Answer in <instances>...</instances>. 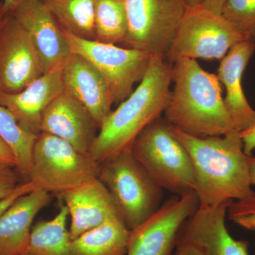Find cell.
Returning a JSON list of instances; mask_svg holds the SVG:
<instances>
[{
  "label": "cell",
  "instance_id": "24",
  "mask_svg": "<svg viewBox=\"0 0 255 255\" xmlns=\"http://www.w3.org/2000/svg\"><path fill=\"white\" fill-rule=\"evenodd\" d=\"M95 40L123 45L128 33L125 0H95Z\"/></svg>",
  "mask_w": 255,
  "mask_h": 255
},
{
  "label": "cell",
  "instance_id": "38",
  "mask_svg": "<svg viewBox=\"0 0 255 255\" xmlns=\"http://www.w3.org/2000/svg\"><path fill=\"white\" fill-rule=\"evenodd\" d=\"M1 2L0 1V11H1Z\"/></svg>",
  "mask_w": 255,
  "mask_h": 255
},
{
  "label": "cell",
  "instance_id": "35",
  "mask_svg": "<svg viewBox=\"0 0 255 255\" xmlns=\"http://www.w3.org/2000/svg\"><path fill=\"white\" fill-rule=\"evenodd\" d=\"M185 1L189 9L197 7L201 4V0H185Z\"/></svg>",
  "mask_w": 255,
  "mask_h": 255
},
{
  "label": "cell",
  "instance_id": "15",
  "mask_svg": "<svg viewBox=\"0 0 255 255\" xmlns=\"http://www.w3.org/2000/svg\"><path fill=\"white\" fill-rule=\"evenodd\" d=\"M63 80L64 90L85 106L100 128L114 100L100 72L81 55L71 53L63 65Z\"/></svg>",
  "mask_w": 255,
  "mask_h": 255
},
{
  "label": "cell",
  "instance_id": "16",
  "mask_svg": "<svg viewBox=\"0 0 255 255\" xmlns=\"http://www.w3.org/2000/svg\"><path fill=\"white\" fill-rule=\"evenodd\" d=\"M10 15L29 33L45 72L64 63L71 54L63 29L39 0H26Z\"/></svg>",
  "mask_w": 255,
  "mask_h": 255
},
{
  "label": "cell",
  "instance_id": "18",
  "mask_svg": "<svg viewBox=\"0 0 255 255\" xmlns=\"http://www.w3.org/2000/svg\"><path fill=\"white\" fill-rule=\"evenodd\" d=\"M255 51L252 40L238 43L221 60L217 77L226 90L223 97L235 128L246 131L255 124V110L250 105L242 86L243 73Z\"/></svg>",
  "mask_w": 255,
  "mask_h": 255
},
{
  "label": "cell",
  "instance_id": "39",
  "mask_svg": "<svg viewBox=\"0 0 255 255\" xmlns=\"http://www.w3.org/2000/svg\"><path fill=\"white\" fill-rule=\"evenodd\" d=\"M170 255H176L175 254H172H172H171Z\"/></svg>",
  "mask_w": 255,
  "mask_h": 255
},
{
  "label": "cell",
  "instance_id": "25",
  "mask_svg": "<svg viewBox=\"0 0 255 255\" xmlns=\"http://www.w3.org/2000/svg\"><path fill=\"white\" fill-rule=\"evenodd\" d=\"M221 15L253 41L255 33V0H226Z\"/></svg>",
  "mask_w": 255,
  "mask_h": 255
},
{
  "label": "cell",
  "instance_id": "3",
  "mask_svg": "<svg viewBox=\"0 0 255 255\" xmlns=\"http://www.w3.org/2000/svg\"><path fill=\"white\" fill-rule=\"evenodd\" d=\"M172 81L164 112L171 125L199 137L222 136L236 130L217 75L204 70L196 60L181 58L172 63Z\"/></svg>",
  "mask_w": 255,
  "mask_h": 255
},
{
  "label": "cell",
  "instance_id": "29",
  "mask_svg": "<svg viewBox=\"0 0 255 255\" xmlns=\"http://www.w3.org/2000/svg\"><path fill=\"white\" fill-rule=\"evenodd\" d=\"M0 165L16 169V157L9 146L0 137Z\"/></svg>",
  "mask_w": 255,
  "mask_h": 255
},
{
  "label": "cell",
  "instance_id": "22",
  "mask_svg": "<svg viewBox=\"0 0 255 255\" xmlns=\"http://www.w3.org/2000/svg\"><path fill=\"white\" fill-rule=\"evenodd\" d=\"M64 31L95 40V0H39Z\"/></svg>",
  "mask_w": 255,
  "mask_h": 255
},
{
  "label": "cell",
  "instance_id": "14",
  "mask_svg": "<svg viewBox=\"0 0 255 255\" xmlns=\"http://www.w3.org/2000/svg\"><path fill=\"white\" fill-rule=\"evenodd\" d=\"M64 63L46 72L21 91L14 94L0 91V105L13 114L26 131L36 135L41 133L45 110L64 91Z\"/></svg>",
  "mask_w": 255,
  "mask_h": 255
},
{
  "label": "cell",
  "instance_id": "34",
  "mask_svg": "<svg viewBox=\"0 0 255 255\" xmlns=\"http://www.w3.org/2000/svg\"><path fill=\"white\" fill-rule=\"evenodd\" d=\"M249 169L251 184L255 186V157L253 155L249 157Z\"/></svg>",
  "mask_w": 255,
  "mask_h": 255
},
{
  "label": "cell",
  "instance_id": "5",
  "mask_svg": "<svg viewBox=\"0 0 255 255\" xmlns=\"http://www.w3.org/2000/svg\"><path fill=\"white\" fill-rule=\"evenodd\" d=\"M131 151L162 189L176 196L194 191L195 175L190 155L163 117L144 128L132 143Z\"/></svg>",
  "mask_w": 255,
  "mask_h": 255
},
{
  "label": "cell",
  "instance_id": "37",
  "mask_svg": "<svg viewBox=\"0 0 255 255\" xmlns=\"http://www.w3.org/2000/svg\"><path fill=\"white\" fill-rule=\"evenodd\" d=\"M253 41L254 42V43L255 45V33L254 36H253Z\"/></svg>",
  "mask_w": 255,
  "mask_h": 255
},
{
  "label": "cell",
  "instance_id": "7",
  "mask_svg": "<svg viewBox=\"0 0 255 255\" xmlns=\"http://www.w3.org/2000/svg\"><path fill=\"white\" fill-rule=\"evenodd\" d=\"M251 40L222 15L201 6L188 9L176 33L166 60L181 58L221 60L233 46Z\"/></svg>",
  "mask_w": 255,
  "mask_h": 255
},
{
  "label": "cell",
  "instance_id": "12",
  "mask_svg": "<svg viewBox=\"0 0 255 255\" xmlns=\"http://www.w3.org/2000/svg\"><path fill=\"white\" fill-rule=\"evenodd\" d=\"M41 130L63 139L88 155L100 131L85 106L65 90L45 110Z\"/></svg>",
  "mask_w": 255,
  "mask_h": 255
},
{
  "label": "cell",
  "instance_id": "11",
  "mask_svg": "<svg viewBox=\"0 0 255 255\" xmlns=\"http://www.w3.org/2000/svg\"><path fill=\"white\" fill-rule=\"evenodd\" d=\"M45 73L29 33L9 15L0 32V91H21Z\"/></svg>",
  "mask_w": 255,
  "mask_h": 255
},
{
  "label": "cell",
  "instance_id": "17",
  "mask_svg": "<svg viewBox=\"0 0 255 255\" xmlns=\"http://www.w3.org/2000/svg\"><path fill=\"white\" fill-rule=\"evenodd\" d=\"M68 210L71 219L70 236L72 241L119 218L110 192L98 178L58 196Z\"/></svg>",
  "mask_w": 255,
  "mask_h": 255
},
{
  "label": "cell",
  "instance_id": "28",
  "mask_svg": "<svg viewBox=\"0 0 255 255\" xmlns=\"http://www.w3.org/2000/svg\"><path fill=\"white\" fill-rule=\"evenodd\" d=\"M35 187L31 182H23L11 194L0 201V216L6 211L10 206L12 205L18 198L25 195L34 190Z\"/></svg>",
  "mask_w": 255,
  "mask_h": 255
},
{
  "label": "cell",
  "instance_id": "21",
  "mask_svg": "<svg viewBox=\"0 0 255 255\" xmlns=\"http://www.w3.org/2000/svg\"><path fill=\"white\" fill-rule=\"evenodd\" d=\"M68 210L61 204L53 219L40 221L32 227L26 251L23 255H73L72 240L67 228Z\"/></svg>",
  "mask_w": 255,
  "mask_h": 255
},
{
  "label": "cell",
  "instance_id": "26",
  "mask_svg": "<svg viewBox=\"0 0 255 255\" xmlns=\"http://www.w3.org/2000/svg\"><path fill=\"white\" fill-rule=\"evenodd\" d=\"M227 215L233 222L255 232V197L244 201H232Z\"/></svg>",
  "mask_w": 255,
  "mask_h": 255
},
{
  "label": "cell",
  "instance_id": "2",
  "mask_svg": "<svg viewBox=\"0 0 255 255\" xmlns=\"http://www.w3.org/2000/svg\"><path fill=\"white\" fill-rule=\"evenodd\" d=\"M172 63L152 56L138 86L112 111L100 128L90 152L97 162L131 149L136 137L155 119L162 117L171 97Z\"/></svg>",
  "mask_w": 255,
  "mask_h": 255
},
{
  "label": "cell",
  "instance_id": "23",
  "mask_svg": "<svg viewBox=\"0 0 255 255\" xmlns=\"http://www.w3.org/2000/svg\"><path fill=\"white\" fill-rule=\"evenodd\" d=\"M37 136L23 129L13 114L0 105V137L12 150L17 162L15 169L23 182L29 181L32 152Z\"/></svg>",
  "mask_w": 255,
  "mask_h": 255
},
{
  "label": "cell",
  "instance_id": "30",
  "mask_svg": "<svg viewBox=\"0 0 255 255\" xmlns=\"http://www.w3.org/2000/svg\"><path fill=\"white\" fill-rule=\"evenodd\" d=\"M243 149L247 155L251 156L255 150V124L251 128L241 132Z\"/></svg>",
  "mask_w": 255,
  "mask_h": 255
},
{
  "label": "cell",
  "instance_id": "4",
  "mask_svg": "<svg viewBox=\"0 0 255 255\" xmlns=\"http://www.w3.org/2000/svg\"><path fill=\"white\" fill-rule=\"evenodd\" d=\"M98 179L113 199L120 219L131 231L160 208L162 190L131 149L100 162Z\"/></svg>",
  "mask_w": 255,
  "mask_h": 255
},
{
  "label": "cell",
  "instance_id": "20",
  "mask_svg": "<svg viewBox=\"0 0 255 255\" xmlns=\"http://www.w3.org/2000/svg\"><path fill=\"white\" fill-rule=\"evenodd\" d=\"M130 231L115 218L72 241L73 255H125Z\"/></svg>",
  "mask_w": 255,
  "mask_h": 255
},
{
  "label": "cell",
  "instance_id": "10",
  "mask_svg": "<svg viewBox=\"0 0 255 255\" xmlns=\"http://www.w3.org/2000/svg\"><path fill=\"white\" fill-rule=\"evenodd\" d=\"M199 207L194 191L174 196L130 231L127 255H170L183 226Z\"/></svg>",
  "mask_w": 255,
  "mask_h": 255
},
{
  "label": "cell",
  "instance_id": "8",
  "mask_svg": "<svg viewBox=\"0 0 255 255\" xmlns=\"http://www.w3.org/2000/svg\"><path fill=\"white\" fill-rule=\"evenodd\" d=\"M128 33L123 47L167 58L188 7L185 0H125Z\"/></svg>",
  "mask_w": 255,
  "mask_h": 255
},
{
  "label": "cell",
  "instance_id": "13",
  "mask_svg": "<svg viewBox=\"0 0 255 255\" xmlns=\"http://www.w3.org/2000/svg\"><path fill=\"white\" fill-rule=\"evenodd\" d=\"M231 201L211 207L199 206L183 226L177 241L199 247L206 255H249V243L234 239L226 228Z\"/></svg>",
  "mask_w": 255,
  "mask_h": 255
},
{
  "label": "cell",
  "instance_id": "33",
  "mask_svg": "<svg viewBox=\"0 0 255 255\" xmlns=\"http://www.w3.org/2000/svg\"><path fill=\"white\" fill-rule=\"evenodd\" d=\"M26 0H3L1 2V11L4 14H12L15 9Z\"/></svg>",
  "mask_w": 255,
  "mask_h": 255
},
{
  "label": "cell",
  "instance_id": "36",
  "mask_svg": "<svg viewBox=\"0 0 255 255\" xmlns=\"http://www.w3.org/2000/svg\"><path fill=\"white\" fill-rule=\"evenodd\" d=\"M8 16L9 15L4 14V13L0 11V32L2 29L3 26H4L6 20H7Z\"/></svg>",
  "mask_w": 255,
  "mask_h": 255
},
{
  "label": "cell",
  "instance_id": "6",
  "mask_svg": "<svg viewBox=\"0 0 255 255\" xmlns=\"http://www.w3.org/2000/svg\"><path fill=\"white\" fill-rule=\"evenodd\" d=\"M100 163L63 139L41 132L32 152L28 182L35 189L59 196L98 178Z\"/></svg>",
  "mask_w": 255,
  "mask_h": 255
},
{
  "label": "cell",
  "instance_id": "9",
  "mask_svg": "<svg viewBox=\"0 0 255 255\" xmlns=\"http://www.w3.org/2000/svg\"><path fill=\"white\" fill-rule=\"evenodd\" d=\"M72 53L81 55L105 78L114 103L124 102L140 82L148 68L151 55L140 50L96 40H87L63 30Z\"/></svg>",
  "mask_w": 255,
  "mask_h": 255
},
{
  "label": "cell",
  "instance_id": "19",
  "mask_svg": "<svg viewBox=\"0 0 255 255\" xmlns=\"http://www.w3.org/2000/svg\"><path fill=\"white\" fill-rule=\"evenodd\" d=\"M41 189L20 196L0 216V255H23L27 248L33 220L51 201Z\"/></svg>",
  "mask_w": 255,
  "mask_h": 255
},
{
  "label": "cell",
  "instance_id": "1",
  "mask_svg": "<svg viewBox=\"0 0 255 255\" xmlns=\"http://www.w3.org/2000/svg\"><path fill=\"white\" fill-rule=\"evenodd\" d=\"M171 128L190 155L200 207L255 197L250 179V156L245 153L241 132L234 130L222 136L199 137L172 125Z\"/></svg>",
  "mask_w": 255,
  "mask_h": 255
},
{
  "label": "cell",
  "instance_id": "27",
  "mask_svg": "<svg viewBox=\"0 0 255 255\" xmlns=\"http://www.w3.org/2000/svg\"><path fill=\"white\" fill-rule=\"evenodd\" d=\"M23 182L16 169L0 165V201L11 194Z\"/></svg>",
  "mask_w": 255,
  "mask_h": 255
},
{
  "label": "cell",
  "instance_id": "32",
  "mask_svg": "<svg viewBox=\"0 0 255 255\" xmlns=\"http://www.w3.org/2000/svg\"><path fill=\"white\" fill-rule=\"evenodd\" d=\"M225 1L226 0H201L199 6L211 12L221 14Z\"/></svg>",
  "mask_w": 255,
  "mask_h": 255
},
{
  "label": "cell",
  "instance_id": "31",
  "mask_svg": "<svg viewBox=\"0 0 255 255\" xmlns=\"http://www.w3.org/2000/svg\"><path fill=\"white\" fill-rule=\"evenodd\" d=\"M176 246V255H206L200 248L191 243L177 241Z\"/></svg>",
  "mask_w": 255,
  "mask_h": 255
}]
</instances>
